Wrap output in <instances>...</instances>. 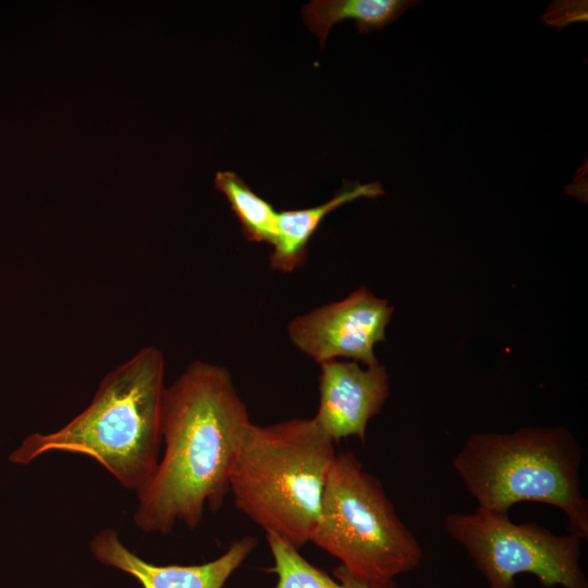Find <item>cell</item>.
I'll list each match as a JSON object with an SVG mask.
<instances>
[{
  "instance_id": "cell-9",
  "label": "cell",
  "mask_w": 588,
  "mask_h": 588,
  "mask_svg": "<svg viewBox=\"0 0 588 588\" xmlns=\"http://www.w3.org/2000/svg\"><path fill=\"white\" fill-rule=\"evenodd\" d=\"M256 544V537L246 536L233 541L218 559L188 566L148 563L130 551L112 528L97 532L89 548L99 562L130 574L144 588H222Z\"/></svg>"
},
{
  "instance_id": "cell-8",
  "label": "cell",
  "mask_w": 588,
  "mask_h": 588,
  "mask_svg": "<svg viewBox=\"0 0 588 588\" xmlns=\"http://www.w3.org/2000/svg\"><path fill=\"white\" fill-rule=\"evenodd\" d=\"M319 428L334 442L356 436L366 439L368 421L378 415L389 395V376L379 363L362 368L353 360L319 364Z\"/></svg>"
},
{
  "instance_id": "cell-11",
  "label": "cell",
  "mask_w": 588,
  "mask_h": 588,
  "mask_svg": "<svg viewBox=\"0 0 588 588\" xmlns=\"http://www.w3.org/2000/svg\"><path fill=\"white\" fill-rule=\"evenodd\" d=\"M417 0H313L302 9L303 19L323 47L331 27L354 20L359 33L378 30L393 23Z\"/></svg>"
},
{
  "instance_id": "cell-2",
  "label": "cell",
  "mask_w": 588,
  "mask_h": 588,
  "mask_svg": "<svg viewBox=\"0 0 588 588\" xmlns=\"http://www.w3.org/2000/svg\"><path fill=\"white\" fill-rule=\"evenodd\" d=\"M164 366L159 348H140L103 377L82 413L57 431L28 434L10 461L25 465L54 451L82 454L137 492L159 461Z\"/></svg>"
},
{
  "instance_id": "cell-5",
  "label": "cell",
  "mask_w": 588,
  "mask_h": 588,
  "mask_svg": "<svg viewBox=\"0 0 588 588\" xmlns=\"http://www.w3.org/2000/svg\"><path fill=\"white\" fill-rule=\"evenodd\" d=\"M310 542L370 585L414 569L421 548L399 517L381 481L352 451L338 452L328 473Z\"/></svg>"
},
{
  "instance_id": "cell-6",
  "label": "cell",
  "mask_w": 588,
  "mask_h": 588,
  "mask_svg": "<svg viewBox=\"0 0 588 588\" xmlns=\"http://www.w3.org/2000/svg\"><path fill=\"white\" fill-rule=\"evenodd\" d=\"M445 531L462 544L482 574L487 588H515V577L531 574L551 588H588L579 559L583 539L556 536L535 523L515 524L507 513L477 507L450 513Z\"/></svg>"
},
{
  "instance_id": "cell-10",
  "label": "cell",
  "mask_w": 588,
  "mask_h": 588,
  "mask_svg": "<svg viewBox=\"0 0 588 588\" xmlns=\"http://www.w3.org/2000/svg\"><path fill=\"white\" fill-rule=\"evenodd\" d=\"M382 195L384 191L379 182H344L341 189L321 205L278 212L270 267L281 272H292L302 267L307 257V244L327 215L355 199Z\"/></svg>"
},
{
  "instance_id": "cell-1",
  "label": "cell",
  "mask_w": 588,
  "mask_h": 588,
  "mask_svg": "<svg viewBox=\"0 0 588 588\" xmlns=\"http://www.w3.org/2000/svg\"><path fill=\"white\" fill-rule=\"evenodd\" d=\"M250 422L229 370L193 362L166 387L164 451L137 491L135 525L145 532L168 534L176 522L197 527L206 507L217 512L230 492L233 458Z\"/></svg>"
},
{
  "instance_id": "cell-3",
  "label": "cell",
  "mask_w": 588,
  "mask_h": 588,
  "mask_svg": "<svg viewBox=\"0 0 588 588\" xmlns=\"http://www.w3.org/2000/svg\"><path fill=\"white\" fill-rule=\"evenodd\" d=\"M336 453L314 418L250 422L230 470L236 507L266 534L298 550L310 540Z\"/></svg>"
},
{
  "instance_id": "cell-12",
  "label": "cell",
  "mask_w": 588,
  "mask_h": 588,
  "mask_svg": "<svg viewBox=\"0 0 588 588\" xmlns=\"http://www.w3.org/2000/svg\"><path fill=\"white\" fill-rule=\"evenodd\" d=\"M278 575L275 588H396L394 580L365 584L353 577L342 565L333 569L336 580L306 561L297 549L281 538L266 534Z\"/></svg>"
},
{
  "instance_id": "cell-7",
  "label": "cell",
  "mask_w": 588,
  "mask_h": 588,
  "mask_svg": "<svg viewBox=\"0 0 588 588\" xmlns=\"http://www.w3.org/2000/svg\"><path fill=\"white\" fill-rule=\"evenodd\" d=\"M393 307L365 286L342 301L296 316L287 326L292 344L317 364L347 358L378 364L375 345L384 340Z\"/></svg>"
},
{
  "instance_id": "cell-4",
  "label": "cell",
  "mask_w": 588,
  "mask_h": 588,
  "mask_svg": "<svg viewBox=\"0 0 588 588\" xmlns=\"http://www.w3.org/2000/svg\"><path fill=\"white\" fill-rule=\"evenodd\" d=\"M583 450L563 427H527L512 433H476L452 466L478 507L507 513L532 501L560 509L567 532L588 539V501L580 489Z\"/></svg>"
},
{
  "instance_id": "cell-13",
  "label": "cell",
  "mask_w": 588,
  "mask_h": 588,
  "mask_svg": "<svg viewBox=\"0 0 588 588\" xmlns=\"http://www.w3.org/2000/svg\"><path fill=\"white\" fill-rule=\"evenodd\" d=\"M215 186L226 197L246 240L272 245L279 211L256 194L235 172H217Z\"/></svg>"
}]
</instances>
